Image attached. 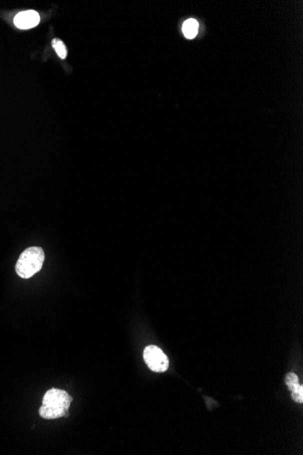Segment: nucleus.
<instances>
[{
  "label": "nucleus",
  "mask_w": 303,
  "mask_h": 455,
  "mask_svg": "<svg viewBox=\"0 0 303 455\" xmlns=\"http://www.w3.org/2000/svg\"><path fill=\"white\" fill-rule=\"evenodd\" d=\"M72 397L65 391L52 388L44 395L39 415L47 420L57 419L68 414Z\"/></svg>",
  "instance_id": "nucleus-1"
},
{
  "label": "nucleus",
  "mask_w": 303,
  "mask_h": 455,
  "mask_svg": "<svg viewBox=\"0 0 303 455\" xmlns=\"http://www.w3.org/2000/svg\"><path fill=\"white\" fill-rule=\"evenodd\" d=\"M45 261V254L41 247H29L20 255L15 265V272L23 279H27L39 272Z\"/></svg>",
  "instance_id": "nucleus-2"
},
{
  "label": "nucleus",
  "mask_w": 303,
  "mask_h": 455,
  "mask_svg": "<svg viewBox=\"0 0 303 455\" xmlns=\"http://www.w3.org/2000/svg\"><path fill=\"white\" fill-rule=\"evenodd\" d=\"M144 359L150 369L155 373H164L169 367L167 356L155 345H149L144 349Z\"/></svg>",
  "instance_id": "nucleus-3"
},
{
  "label": "nucleus",
  "mask_w": 303,
  "mask_h": 455,
  "mask_svg": "<svg viewBox=\"0 0 303 455\" xmlns=\"http://www.w3.org/2000/svg\"><path fill=\"white\" fill-rule=\"evenodd\" d=\"M39 21L38 13L34 10H26L20 12L15 15L14 23L18 28L28 29L37 25Z\"/></svg>",
  "instance_id": "nucleus-4"
},
{
  "label": "nucleus",
  "mask_w": 303,
  "mask_h": 455,
  "mask_svg": "<svg viewBox=\"0 0 303 455\" xmlns=\"http://www.w3.org/2000/svg\"><path fill=\"white\" fill-rule=\"evenodd\" d=\"M198 22L194 19H188L183 25V32L187 38H194L198 33Z\"/></svg>",
  "instance_id": "nucleus-5"
},
{
  "label": "nucleus",
  "mask_w": 303,
  "mask_h": 455,
  "mask_svg": "<svg viewBox=\"0 0 303 455\" xmlns=\"http://www.w3.org/2000/svg\"><path fill=\"white\" fill-rule=\"evenodd\" d=\"M52 45H53V47L55 48L56 54L59 55L62 59H65L66 55H67V50H66L65 44L58 38H55L52 42Z\"/></svg>",
  "instance_id": "nucleus-6"
},
{
  "label": "nucleus",
  "mask_w": 303,
  "mask_h": 455,
  "mask_svg": "<svg viewBox=\"0 0 303 455\" xmlns=\"http://www.w3.org/2000/svg\"><path fill=\"white\" fill-rule=\"evenodd\" d=\"M285 383H286V385H287L289 390L291 391V392L295 390L300 385L298 376L294 374V373H289L287 376H286V378H285Z\"/></svg>",
  "instance_id": "nucleus-7"
},
{
  "label": "nucleus",
  "mask_w": 303,
  "mask_h": 455,
  "mask_svg": "<svg viewBox=\"0 0 303 455\" xmlns=\"http://www.w3.org/2000/svg\"><path fill=\"white\" fill-rule=\"evenodd\" d=\"M292 397L296 403L302 404L303 402V385H299L295 390L292 392Z\"/></svg>",
  "instance_id": "nucleus-8"
}]
</instances>
